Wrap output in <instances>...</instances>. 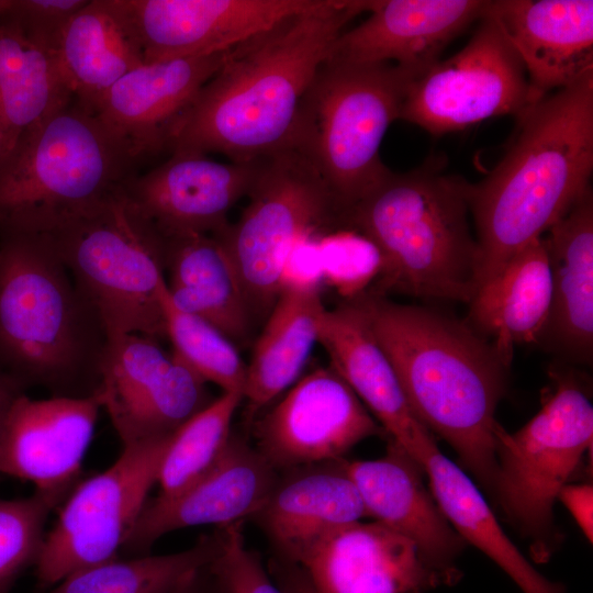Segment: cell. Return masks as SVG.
<instances>
[{
    "label": "cell",
    "mask_w": 593,
    "mask_h": 593,
    "mask_svg": "<svg viewBox=\"0 0 593 593\" xmlns=\"http://www.w3.org/2000/svg\"><path fill=\"white\" fill-rule=\"evenodd\" d=\"M373 1L323 0L232 47L172 124L169 153H220L234 163L291 149L301 105L348 23Z\"/></svg>",
    "instance_id": "cell-1"
},
{
    "label": "cell",
    "mask_w": 593,
    "mask_h": 593,
    "mask_svg": "<svg viewBox=\"0 0 593 593\" xmlns=\"http://www.w3.org/2000/svg\"><path fill=\"white\" fill-rule=\"evenodd\" d=\"M354 300L417 418L450 445L492 496L495 412L511 365L466 320L371 291Z\"/></svg>",
    "instance_id": "cell-2"
},
{
    "label": "cell",
    "mask_w": 593,
    "mask_h": 593,
    "mask_svg": "<svg viewBox=\"0 0 593 593\" xmlns=\"http://www.w3.org/2000/svg\"><path fill=\"white\" fill-rule=\"evenodd\" d=\"M516 127L493 170L468 184L477 289L591 189L593 72L526 108Z\"/></svg>",
    "instance_id": "cell-3"
},
{
    "label": "cell",
    "mask_w": 593,
    "mask_h": 593,
    "mask_svg": "<svg viewBox=\"0 0 593 593\" xmlns=\"http://www.w3.org/2000/svg\"><path fill=\"white\" fill-rule=\"evenodd\" d=\"M109 340L45 237L0 235V372L24 389L90 396Z\"/></svg>",
    "instance_id": "cell-4"
},
{
    "label": "cell",
    "mask_w": 593,
    "mask_h": 593,
    "mask_svg": "<svg viewBox=\"0 0 593 593\" xmlns=\"http://www.w3.org/2000/svg\"><path fill=\"white\" fill-rule=\"evenodd\" d=\"M468 184L428 161L407 172L390 170L344 212L340 226L363 234L382 257L369 291L470 303L478 287V245Z\"/></svg>",
    "instance_id": "cell-5"
},
{
    "label": "cell",
    "mask_w": 593,
    "mask_h": 593,
    "mask_svg": "<svg viewBox=\"0 0 593 593\" xmlns=\"http://www.w3.org/2000/svg\"><path fill=\"white\" fill-rule=\"evenodd\" d=\"M139 158L75 98L0 160V235H48L122 192Z\"/></svg>",
    "instance_id": "cell-6"
},
{
    "label": "cell",
    "mask_w": 593,
    "mask_h": 593,
    "mask_svg": "<svg viewBox=\"0 0 593 593\" xmlns=\"http://www.w3.org/2000/svg\"><path fill=\"white\" fill-rule=\"evenodd\" d=\"M416 74L325 60L303 99L291 149L317 172L342 219L390 169L380 146Z\"/></svg>",
    "instance_id": "cell-7"
},
{
    "label": "cell",
    "mask_w": 593,
    "mask_h": 593,
    "mask_svg": "<svg viewBox=\"0 0 593 593\" xmlns=\"http://www.w3.org/2000/svg\"><path fill=\"white\" fill-rule=\"evenodd\" d=\"M43 237L101 318L109 337L139 334L166 338L165 239L133 204L126 188Z\"/></svg>",
    "instance_id": "cell-8"
},
{
    "label": "cell",
    "mask_w": 593,
    "mask_h": 593,
    "mask_svg": "<svg viewBox=\"0 0 593 593\" xmlns=\"http://www.w3.org/2000/svg\"><path fill=\"white\" fill-rule=\"evenodd\" d=\"M550 378L553 387L530 421L514 433L500 423L494 430L492 497L529 540L537 561L561 540L553 506L593 440V405L580 379L561 366L551 368Z\"/></svg>",
    "instance_id": "cell-9"
},
{
    "label": "cell",
    "mask_w": 593,
    "mask_h": 593,
    "mask_svg": "<svg viewBox=\"0 0 593 593\" xmlns=\"http://www.w3.org/2000/svg\"><path fill=\"white\" fill-rule=\"evenodd\" d=\"M248 204L214 235L231 261L253 323L265 322L279 293L282 262L303 236L340 227L338 209L313 167L286 150L261 159Z\"/></svg>",
    "instance_id": "cell-10"
},
{
    "label": "cell",
    "mask_w": 593,
    "mask_h": 593,
    "mask_svg": "<svg viewBox=\"0 0 593 593\" xmlns=\"http://www.w3.org/2000/svg\"><path fill=\"white\" fill-rule=\"evenodd\" d=\"M171 434L123 447L109 469L72 489L35 563L42 588L118 558L157 481Z\"/></svg>",
    "instance_id": "cell-11"
},
{
    "label": "cell",
    "mask_w": 593,
    "mask_h": 593,
    "mask_svg": "<svg viewBox=\"0 0 593 593\" xmlns=\"http://www.w3.org/2000/svg\"><path fill=\"white\" fill-rule=\"evenodd\" d=\"M479 21L466 46L411 80L400 120L440 135L530 105L524 66L502 27L486 10Z\"/></svg>",
    "instance_id": "cell-12"
},
{
    "label": "cell",
    "mask_w": 593,
    "mask_h": 593,
    "mask_svg": "<svg viewBox=\"0 0 593 593\" xmlns=\"http://www.w3.org/2000/svg\"><path fill=\"white\" fill-rule=\"evenodd\" d=\"M205 384L160 340L123 334L110 337L93 395L127 447L169 435L204 409Z\"/></svg>",
    "instance_id": "cell-13"
},
{
    "label": "cell",
    "mask_w": 593,
    "mask_h": 593,
    "mask_svg": "<svg viewBox=\"0 0 593 593\" xmlns=\"http://www.w3.org/2000/svg\"><path fill=\"white\" fill-rule=\"evenodd\" d=\"M383 434L331 366L299 378L255 424L257 450L275 469L332 462Z\"/></svg>",
    "instance_id": "cell-14"
},
{
    "label": "cell",
    "mask_w": 593,
    "mask_h": 593,
    "mask_svg": "<svg viewBox=\"0 0 593 593\" xmlns=\"http://www.w3.org/2000/svg\"><path fill=\"white\" fill-rule=\"evenodd\" d=\"M291 563L318 593H425L454 584L412 540L376 521L327 533Z\"/></svg>",
    "instance_id": "cell-15"
},
{
    "label": "cell",
    "mask_w": 593,
    "mask_h": 593,
    "mask_svg": "<svg viewBox=\"0 0 593 593\" xmlns=\"http://www.w3.org/2000/svg\"><path fill=\"white\" fill-rule=\"evenodd\" d=\"M100 410L96 395L20 393L0 416V474L32 482L37 491H71Z\"/></svg>",
    "instance_id": "cell-16"
},
{
    "label": "cell",
    "mask_w": 593,
    "mask_h": 593,
    "mask_svg": "<svg viewBox=\"0 0 593 593\" xmlns=\"http://www.w3.org/2000/svg\"><path fill=\"white\" fill-rule=\"evenodd\" d=\"M260 163H220L202 154L171 153L163 164L136 175L126 193L164 238L216 235L228 225L232 206L249 193Z\"/></svg>",
    "instance_id": "cell-17"
},
{
    "label": "cell",
    "mask_w": 593,
    "mask_h": 593,
    "mask_svg": "<svg viewBox=\"0 0 593 593\" xmlns=\"http://www.w3.org/2000/svg\"><path fill=\"white\" fill-rule=\"evenodd\" d=\"M276 469L232 434L221 458L201 478L170 497L147 500L121 549L144 556L161 536L186 527H225L255 517L278 482Z\"/></svg>",
    "instance_id": "cell-18"
},
{
    "label": "cell",
    "mask_w": 593,
    "mask_h": 593,
    "mask_svg": "<svg viewBox=\"0 0 593 593\" xmlns=\"http://www.w3.org/2000/svg\"><path fill=\"white\" fill-rule=\"evenodd\" d=\"M323 0H125L145 63L225 52Z\"/></svg>",
    "instance_id": "cell-19"
},
{
    "label": "cell",
    "mask_w": 593,
    "mask_h": 593,
    "mask_svg": "<svg viewBox=\"0 0 593 593\" xmlns=\"http://www.w3.org/2000/svg\"><path fill=\"white\" fill-rule=\"evenodd\" d=\"M482 0H379L359 25L344 31L326 60L393 64L417 76L444 48L485 13Z\"/></svg>",
    "instance_id": "cell-20"
},
{
    "label": "cell",
    "mask_w": 593,
    "mask_h": 593,
    "mask_svg": "<svg viewBox=\"0 0 593 593\" xmlns=\"http://www.w3.org/2000/svg\"><path fill=\"white\" fill-rule=\"evenodd\" d=\"M318 343L329 366L348 383L388 438L423 468L438 450L434 435L413 412L394 369L356 301L325 309Z\"/></svg>",
    "instance_id": "cell-21"
},
{
    "label": "cell",
    "mask_w": 593,
    "mask_h": 593,
    "mask_svg": "<svg viewBox=\"0 0 593 593\" xmlns=\"http://www.w3.org/2000/svg\"><path fill=\"white\" fill-rule=\"evenodd\" d=\"M486 12L524 66L530 105L593 72L592 0H497Z\"/></svg>",
    "instance_id": "cell-22"
},
{
    "label": "cell",
    "mask_w": 593,
    "mask_h": 593,
    "mask_svg": "<svg viewBox=\"0 0 593 593\" xmlns=\"http://www.w3.org/2000/svg\"><path fill=\"white\" fill-rule=\"evenodd\" d=\"M345 469L367 516L412 540L433 566L456 583L460 578L456 559L466 541L424 484V468L389 439L383 457L345 462Z\"/></svg>",
    "instance_id": "cell-23"
},
{
    "label": "cell",
    "mask_w": 593,
    "mask_h": 593,
    "mask_svg": "<svg viewBox=\"0 0 593 593\" xmlns=\"http://www.w3.org/2000/svg\"><path fill=\"white\" fill-rule=\"evenodd\" d=\"M230 49L144 63L118 80L93 111L139 159L165 150L172 124L220 68Z\"/></svg>",
    "instance_id": "cell-24"
},
{
    "label": "cell",
    "mask_w": 593,
    "mask_h": 593,
    "mask_svg": "<svg viewBox=\"0 0 593 593\" xmlns=\"http://www.w3.org/2000/svg\"><path fill=\"white\" fill-rule=\"evenodd\" d=\"M551 269L552 295L538 344L564 362L593 359V194L589 189L542 235Z\"/></svg>",
    "instance_id": "cell-25"
},
{
    "label": "cell",
    "mask_w": 593,
    "mask_h": 593,
    "mask_svg": "<svg viewBox=\"0 0 593 593\" xmlns=\"http://www.w3.org/2000/svg\"><path fill=\"white\" fill-rule=\"evenodd\" d=\"M551 295V269L541 236L477 289L466 322L511 365L516 345L539 342L549 318Z\"/></svg>",
    "instance_id": "cell-26"
},
{
    "label": "cell",
    "mask_w": 593,
    "mask_h": 593,
    "mask_svg": "<svg viewBox=\"0 0 593 593\" xmlns=\"http://www.w3.org/2000/svg\"><path fill=\"white\" fill-rule=\"evenodd\" d=\"M255 517L284 561L294 562L327 533L368 516L345 462H340L278 480Z\"/></svg>",
    "instance_id": "cell-27"
},
{
    "label": "cell",
    "mask_w": 593,
    "mask_h": 593,
    "mask_svg": "<svg viewBox=\"0 0 593 593\" xmlns=\"http://www.w3.org/2000/svg\"><path fill=\"white\" fill-rule=\"evenodd\" d=\"M56 56L71 96L92 110L145 63L125 0H88L66 25Z\"/></svg>",
    "instance_id": "cell-28"
},
{
    "label": "cell",
    "mask_w": 593,
    "mask_h": 593,
    "mask_svg": "<svg viewBox=\"0 0 593 593\" xmlns=\"http://www.w3.org/2000/svg\"><path fill=\"white\" fill-rule=\"evenodd\" d=\"M164 239L166 288L172 303L212 324L235 345L245 344L254 323L220 239L209 234Z\"/></svg>",
    "instance_id": "cell-29"
},
{
    "label": "cell",
    "mask_w": 593,
    "mask_h": 593,
    "mask_svg": "<svg viewBox=\"0 0 593 593\" xmlns=\"http://www.w3.org/2000/svg\"><path fill=\"white\" fill-rule=\"evenodd\" d=\"M0 0V160L71 96L56 53L32 40Z\"/></svg>",
    "instance_id": "cell-30"
},
{
    "label": "cell",
    "mask_w": 593,
    "mask_h": 593,
    "mask_svg": "<svg viewBox=\"0 0 593 593\" xmlns=\"http://www.w3.org/2000/svg\"><path fill=\"white\" fill-rule=\"evenodd\" d=\"M324 310L320 291L279 293L246 365L243 401L248 417L272 403L300 378L318 343Z\"/></svg>",
    "instance_id": "cell-31"
},
{
    "label": "cell",
    "mask_w": 593,
    "mask_h": 593,
    "mask_svg": "<svg viewBox=\"0 0 593 593\" xmlns=\"http://www.w3.org/2000/svg\"><path fill=\"white\" fill-rule=\"evenodd\" d=\"M428 486L444 515L461 536L494 561L523 593H564L539 573L505 534L470 478L441 451L424 463Z\"/></svg>",
    "instance_id": "cell-32"
},
{
    "label": "cell",
    "mask_w": 593,
    "mask_h": 593,
    "mask_svg": "<svg viewBox=\"0 0 593 593\" xmlns=\"http://www.w3.org/2000/svg\"><path fill=\"white\" fill-rule=\"evenodd\" d=\"M217 549L219 536H214L177 553L115 558L69 574L48 593H168L206 569Z\"/></svg>",
    "instance_id": "cell-33"
},
{
    "label": "cell",
    "mask_w": 593,
    "mask_h": 593,
    "mask_svg": "<svg viewBox=\"0 0 593 593\" xmlns=\"http://www.w3.org/2000/svg\"><path fill=\"white\" fill-rule=\"evenodd\" d=\"M242 402L240 393L222 392L170 435L157 474L158 497L178 494L216 463L230 441L232 419Z\"/></svg>",
    "instance_id": "cell-34"
},
{
    "label": "cell",
    "mask_w": 593,
    "mask_h": 593,
    "mask_svg": "<svg viewBox=\"0 0 593 593\" xmlns=\"http://www.w3.org/2000/svg\"><path fill=\"white\" fill-rule=\"evenodd\" d=\"M163 307L171 354L205 383L212 382L223 392L243 395L246 365L236 345L212 324L178 309L170 300L166 284Z\"/></svg>",
    "instance_id": "cell-35"
},
{
    "label": "cell",
    "mask_w": 593,
    "mask_h": 593,
    "mask_svg": "<svg viewBox=\"0 0 593 593\" xmlns=\"http://www.w3.org/2000/svg\"><path fill=\"white\" fill-rule=\"evenodd\" d=\"M71 491H37L27 497L0 499V593H7L20 574L35 566L51 512Z\"/></svg>",
    "instance_id": "cell-36"
},
{
    "label": "cell",
    "mask_w": 593,
    "mask_h": 593,
    "mask_svg": "<svg viewBox=\"0 0 593 593\" xmlns=\"http://www.w3.org/2000/svg\"><path fill=\"white\" fill-rule=\"evenodd\" d=\"M323 281L343 301L354 300L369 291L382 270L377 246L363 234L339 227L318 238Z\"/></svg>",
    "instance_id": "cell-37"
},
{
    "label": "cell",
    "mask_w": 593,
    "mask_h": 593,
    "mask_svg": "<svg viewBox=\"0 0 593 593\" xmlns=\"http://www.w3.org/2000/svg\"><path fill=\"white\" fill-rule=\"evenodd\" d=\"M240 523L222 527L216 556L208 567L217 593H283L244 540Z\"/></svg>",
    "instance_id": "cell-38"
},
{
    "label": "cell",
    "mask_w": 593,
    "mask_h": 593,
    "mask_svg": "<svg viewBox=\"0 0 593 593\" xmlns=\"http://www.w3.org/2000/svg\"><path fill=\"white\" fill-rule=\"evenodd\" d=\"M88 0H8L7 11L24 32L56 53L61 34Z\"/></svg>",
    "instance_id": "cell-39"
},
{
    "label": "cell",
    "mask_w": 593,
    "mask_h": 593,
    "mask_svg": "<svg viewBox=\"0 0 593 593\" xmlns=\"http://www.w3.org/2000/svg\"><path fill=\"white\" fill-rule=\"evenodd\" d=\"M317 234L303 236L289 250L280 269V292L320 291L324 281Z\"/></svg>",
    "instance_id": "cell-40"
},
{
    "label": "cell",
    "mask_w": 593,
    "mask_h": 593,
    "mask_svg": "<svg viewBox=\"0 0 593 593\" xmlns=\"http://www.w3.org/2000/svg\"><path fill=\"white\" fill-rule=\"evenodd\" d=\"M557 500L571 513L586 539H593V488L592 484L567 483L559 492Z\"/></svg>",
    "instance_id": "cell-41"
},
{
    "label": "cell",
    "mask_w": 593,
    "mask_h": 593,
    "mask_svg": "<svg viewBox=\"0 0 593 593\" xmlns=\"http://www.w3.org/2000/svg\"><path fill=\"white\" fill-rule=\"evenodd\" d=\"M272 573L277 585L283 593H318L294 563L277 562L273 564Z\"/></svg>",
    "instance_id": "cell-42"
},
{
    "label": "cell",
    "mask_w": 593,
    "mask_h": 593,
    "mask_svg": "<svg viewBox=\"0 0 593 593\" xmlns=\"http://www.w3.org/2000/svg\"><path fill=\"white\" fill-rule=\"evenodd\" d=\"M208 568L186 579L168 593H214L208 579Z\"/></svg>",
    "instance_id": "cell-43"
},
{
    "label": "cell",
    "mask_w": 593,
    "mask_h": 593,
    "mask_svg": "<svg viewBox=\"0 0 593 593\" xmlns=\"http://www.w3.org/2000/svg\"><path fill=\"white\" fill-rule=\"evenodd\" d=\"M25 389L15 380L0 372V416L10 402Z\"/></svg>",
    "instance_id": "cell-44"
}]
</instances>
